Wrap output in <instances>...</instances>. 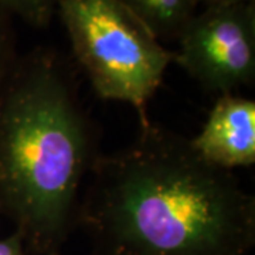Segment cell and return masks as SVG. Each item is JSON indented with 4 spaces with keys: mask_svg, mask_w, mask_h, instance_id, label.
Segmentation results:
<instances>
[{
    "mask_svg": "<svg viewBox=\"0 0 255 255\" xmlns=\"http://www.w3.org/2000/svg\"><path fill=\"white\" fill-rule=\"evenodd\" d=\"M60 0H0V7L34 27H44L57 11Z\"/></svg>",
    "mask_w": 255,
    "mask_h": 255,
    "instance_id": "cell-7",
    "label": "cell"
},
{
    "mask_svg": "<svg viewBox=\"0 0 255 255\" xmlns=\"http://www.w3.org/2000/svg\"><path fill=\"white\" fill-rule=\"evenodd\" d=\"M0 255H26L23 238L17 231L0 240Z\"/></svg>",
    "mask_w": 255,
    "mask_h": 255,
    "instance_id": "cell-9",
    "label": "cell"
},
{
    "mask_svg": "<svg viewBox=\"0 0 255 255\" xmlns=\"http://www.w3.org/2000/svg\"><path fill=\"white\" fill-rule=\"evenodd\" d=\"M17 60L11 30V16L0 7V90L9 78Z\"/></svg>",
    "mask_w": 255,
    "mask_h": 255,
    "instance_id": "cell-8",
    "label": "cell"
},
{
    "mask_svg": "<svg viewBox=\"0 0 255 255\" xmlns=\"http://www.w3.org/2000/svg\"><path fill=\"white\" fill-rule=\"evenodd\" d=\"M90 173L77 226L100 255H248L254 247V196L190 137L149 121Z\"/></svg>",
    "mask_w": 255,
    "mask_h": 255,
    "instance_id": "cell-1",
    "label": "cell"
},
{
    "mask_svg": "<svg viewBox=\"0 0 255 255\" xmlns=\"http://www.w3.org/2000/svg\"><path fill=\"white\" fill-rule=\"evenodd\" d=\"M177 40L174 61L204 90L224 95L254 82V0L206 6Z\"/></svg>",
    "mask_w": 255,
    "mask_h": 255,
    "instance_id": "cell-4",
    "label": "cell"
},
{
    "mask_svg": "<svg viewBox=\"0 0 255 255\" xmlns=\"http://www.w3.org/2000/svg\"><path fill=\"white\" fill-rule=\"evenodd\" d=\"M159 40L179 38L196 14L197 0H118Z\"/></svg>",
    "mask_w": 255,
    "mask_h": 255,
    "instance_id": "cell-6",
    "label": "cell"
},
{
    "mask_svg": "<svg viewBox=\"0 0 255 255\" xmlns=\"http://www.w3.org/2000/svg\"><path fill=\"white\" fill-rule=\"evenodd\" d=\"M57 11L95 94L132 105L146 125L174 53L118 0H60Z\"/></svg>",
    "mask_w": 255,
    "mask_h": 255,
    "instance_id": "cell-3",
    "label": "cell"
},
{
    "mask_svg": "<svg viewBox=\"0 0 255 255\" xmlns=\"http://www.w3.org/2000/svg\"><path fill=\"white\" fill-rule=\"evenodd\" d=\"M100 153L77 82L53 51L18 58L0 90V214L34 255H61Z\"/></svg>",
    "mask_w": 255,
    "mask_h": 255,
    "instance_id": "cell-2",
    "label": "cell"
},
{
    "mask_svg": "<svg viewBox=\"0 0 255 255\" xmlns=\"http://www.w3.org/2000/svg\"><path fill=\"white\" fill-rule=\"evenodd\" d=\"M194 149L209 163L227 170L255 163V102L234 94L220 95L196 137Z\"/></svg>",
    "mask_w": 255,
    "mask_h": 255,
    "instance_id": "cell-5",
    "label": "cell"
},
{
    "mask_svg": "<svg viewBox=\"0 0 255 255\" xmlns=\"http://www.w3.org/2000/svg\"><path fill=\"white\" fill-rule=\"evenodd\" d=\"M243 1H251V0H197L199 4L206 6H219V4H234V3H243Z\"/></svg>",
    "mask_w": 255,
    "mask_h": 255,
    "instance_id": "cell-10",
    "label": "cell"
}]
</instances>
